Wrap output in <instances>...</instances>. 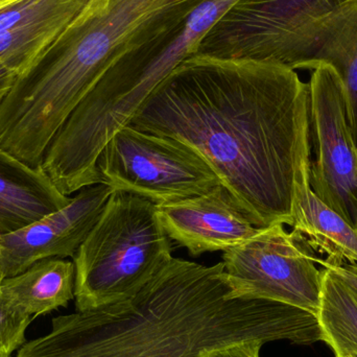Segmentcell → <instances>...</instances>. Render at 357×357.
I'll use <instances>...</instances> for the list:
<instances>
[{
	"label": "cell",
	"mask_w": 357,
	"mask_h": 357,
	"mask_svg": "<svg viewBox=\"0 0 357 357\" xmlns=\"http://www.w3.org/2000/svg\"><path fill=\"white\" fill-rule=\"evenodd\" d=\"M128 126L195 151L254 226L291 227L296 178L312 149L310 85L294 69L193 54Z\"/></svg>",
	"instance_id": "cell-1"
},
{
	"label": "cell",
	"mask_w": 357,
	"mask_h": 357,
	"mask_svg": "<svg viewBox=\"0 0 357 357\" xmlns=\"http://www.w3.org/2000/svg\"><path fill=\"white\" fill-rule=\"evenodd\" d=\"M243 341L324 342L316 314L280 302L237 297L224 262L178 258L133 297L52 319L16 357H201Z\"/></svg>",
	"instance_id": "cell-2"
},
{
	"label": "cell",
	"mask_w": 357,
	"mask_h": 357,
	"mask_svg": "<svg viewBox=\"0 0 357 357\" xmlns=\"http://www.w3.org/2000/svg\"><path fill=\"white\" fill-rule=\"evenodd\" d=\"M204 0H107L75 19L38 59L31 77L52 102L75 107L123 54L183 24Z\"/></svg>",
	"instance_id": "cell-3"
},
{
	"label": "cell",
	"mask_w": 357,
	"mask_h": 357,
	"mask_svg": "<svg viewBox=\"0 0 357 357\" xmlns=\"http://www.w3.org/2000/svg\"><path fill=\"white\" fill-rule=\"evenodd\" d=\"M171 239L149 199L113 191L73 256L77 312L133 297L173 258Z\"/></svg>",
	"instance_id": "cell-4"
},
{
	"label": "cell",
	"mask_w": 357,
	"mask_h": 357,
	"mask_svg": "<svg viewBox=\"0 0 357 357\" xmlns=\"http://www.w3.org/2000/svg\"><path fill=\"white\" fill-rule=\"evenodd\" d=\"M356 0H238L202 39L197 54L300 69L314 27Z\"/></svg>",
	"instance_id": "cell-5"
},
{
	"label": "cell",
	"mask_w": 357,
	"mask_h": 357,
	"mask_svg": "<svg viewBox=\"0 0 357 357\" xmlns=\"http://www.w3.org/2000/svg\"><path fill=\"white\" fill-rule=\"evenodd\" d=\"M238 0H204L183 24L123 54L86 96L96 121L109 132L129 125L136 111L174 68L197 54L206 33Z\"/></svg>",
	"instance_id": "cell-6"
},
{
	"label": "cell",
	"mask_w": 357,
	"mask_h": 357,
	"mask_svg": "<svg viewBox=\"0 0 357 357\" xmlns=\"http://www.w3.org/2000/svg\"><path fill=\"white\" fill-rule=\"evenodd\" d=\"M96 167L100 184L155 205L195 197L222 184L209 165L186 144L130 126L107 142Z\"/></svg>",
	"instance_id": "cell-7"
},
{
	"label": "cell",
	"mask_w": 357,
	"mask_h": 357,
	"mask_svg": "<svg viewBox=\"0 0 357 357\" xmlns=\"http://www.w3.org/2000/svg\"><path fill=\"white\" fill-rule=\"evenodd\" d=\"M222 253L235 296L280 302L317 316L322 270L317 268L316 254L295 231L274 224Z\"/></svg>",
	"instance_id": "cell-8"
},
{
	"label": "cell",
	"mask_w": 357,
	"mask_h": 357,
	"mask_svg": "<svg viewBox=\"0 0 357 357\" xmlns=\"http://www.w3.org/2000/svg\"><path fill=\"white\" fill-rule=\"evenodd\" d=\"M310 85L312 190L357 230V148L343 82L331 65H317Z\"/></svg>",
	"instance_id": "cell-9"
},
{
	"label": "cell",
	"mask_w": 357,
	"mask_h": 357,
	"mask_svg": "<svg viewBox=\"0 0 357 357\" xmlns=\"http://www.w3.org/2000/svg\"><path fill=\"white\" fill-rule=\"evenodd\" d=\"M112 193L108 185L85 187L58 211L14 232L0 234L1 280L24 272L40 260L73 258Z\"/></svg>",
	"instance_id": "cell-10"
},
{
	"label": "cell",
	"mask_w": 357,
	"mask_h": 357,
	"mask_svg": "<svg viewBox=\"0 0 357 357\" xmlns=\"http://www.w3.org/2000/svg\"><path fill=\"white\" fill-rule=\"evenodd\" d=\"M156 209L169 239L195 257L236 247L261 229L250 222L222 184L195 197L156 205Z\"/></svg>",
	"instance_id": "cell-11"
},
{
	"label": "cell",
	"mask_w": 357,
	"mask_h": 357,
	"mask_svg": "<svg viewBox=\"0 0 357 357\" xmlns=\"http://www.w3.org/2000/svg\"><path fill=\"white\" fill-rule=\"evenodd\" d=\"M310 165H304L296 178L291 229L316 255L323 256L318 258L323 268L357 264V230L312 190Z\"/></svg>",
	"instance_id": "cell-12"
},
{
	"label": "cell",
	"mask_w": 357,
	"mask_h": 357,
	"mask_svg": "<svg viewBox=\"0 0 357 357\" xmlns=\"http://www.w3.org/2000/svg\"><path fill=\"white\" fill-rule=\"evenodd\" d=\"M71 201L42 171L0 148V234L14 232Z\"/></svg>",
	"instance_id": "cell-13"
},
{
	"label": "cell",
	"mask_w": 357,
	"mask_h": 357,
	"mask_svg": "<svg viewBox=\"0 0 357 357\" xmlns=\"http://www.w3.org/2000/svg\"><path fill=\"white\" fill-rule=\"evenodd\" d=\"M324 63L343 82L348 119L357 148V0L323 19L312 31L300 69Z\"/></svg>",
	"instance_id": "cell-14"
},
{
	"label": "cell",
	"mask_w": 357,
	"mask_h": 357,
	"mask_svg": "<svg viewBox=\"0 0 357 357\" xmlns=\"http://www.w3.org/2000/svg\"><path fill=\"white\" fill-rule=\"evenodd\" d=\"M75 266L64 258L40 260L0 281L6 299L31 317L66 307L75 299Z\"/></svg>",
	"instance_id": "cell-15"
},
{
	"label": "cell",
	"mask_w": 357,
	"mask_h": 357,
	"mask_svg": "<svg viewBox=\"0 0 357 357\" xmlns=\"http://www.w3.org/2000/svg\"><path fill=\"white\" fill-rule=\"evenodd\" d=\"M317 318L335 357H357V291L328 268H322Z\"/></svg>",
	"instance_id": "cell-16"
},
{
	"label": "cell",
	"mask_w": 357,
	"mask_h": 357,
	"mask_svg": "<svg viewBox=\"0 0 357 357\" xmlns=\"http://www.w3.org/2000/svg\"><path fill=\"white\" fill-rule=\"evenodd\" d=\"M79 16L0 31V64L22 75Z\"/></svg>",
	"instance_id": "cell-17"
},
{
	"label": "cell",
	"mask_w": 357,
	"mask_h": 357,
	"mask_svg": "<svg viewBox=\"0 0 357 357\" xmlns=\"http://www.w3.org/2000/svg\"><path fill=\"white\" fill-rule=\"evenodd\" d=\"M31 317L13 305L0 287V357H10L25 344Z\"/></svg>",
	"instance_id": "cell-18"
},
{
	"label": "cell",
	"mask_w": 357,
	"mask_h": 357,
	"mask_svg": "<svg viewBox=\"0 0 357 357\" xmlns=\"http://www.w3.org/2000/svg\"><path fill=\"white\" fill-rule=\"evenodd\" d=\"M264 345L261 341H243L208 350L201 357H260V350Z\"/></svg>",
	"instance_id": "cell-19"
},
{
	"label": "cell",
	"mask_w": 357,
	"mask_h": 357,
	"mask_svg": "<svg viewBox=\"0 0 357 357\" xmlns=\"http://www.w3.org/2000/svg\"><path fill=\"white\" fill-rule=\"evenodd\" d=\"M328 270L335 273L344 282L357 291V264H344L337 266H327Z\"/></svg>",
	"instance_id": "cell-20"
},
{
	"label": "cell",
	"mask_w": 357,
	"mask_h": 357,
	"mask_svg": "<svg viewBox=\"0 0 357 357\" xmlns=\"http://www.w3.org/2000/svg\"><path fill=\"white\" fill-rule=\"evenodd\" d=\"M17 73L4 65L0 64V104L10 92L16 81Z\"/></svg>",
	"instance_id": "cell-21"
},
{
	"label": "cell",
	"mask_w": 357,
	"mask_h": 357,
	"mask_svg": "<svg viewBox=\"0 0 357 357\" xmlns=\"http://www.w3.org/2000/svg\"><path fill=\"white\" fill-rule=\"evenodd\" d=\"M0 281H1V275H0Z\"/></svg>",
	"instance_id": "cell-22"
},
{
	"label": "cell",
	"mask_w": 357,
	"mask_h": 357,
	"mask_svg": "<svg viewBox=\"0 0 357 357\" xmlns=\"http://www.w3.org/2000/svg\"><path fill=\"white\" fill-rule=\"evenodd\" d=\"M0 1H2V0H0Z\"/></svg>",
	"instance_id": "cell-23"
}]
</instances>
